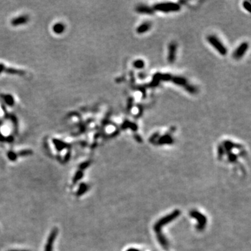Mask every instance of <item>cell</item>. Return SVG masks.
Returning <instances> with one entry per match:
<instances>
[{
	"label": "cell",
	"instance_id": "cell-1",
	"mask_svg": "<svg viewBox=\"0 0 251 251\" xmlns=\"http://www.w3.org/2000/svg\"><path fill=\"white\" fill-rule=\"evenodd\" d=\"M154 10L161 12H177L181 9L179 4L172 2H165L157 4L154 6Z\"/></svg>",
	"mask_w": 251,
	"mask_h": 251
},
{
	"label": "cell",
	"instance_id": "cell-2",
	"mask_svg": "<svg viewBox=\"0 0 251 251\" xmlns=\"http://www.w3.org/2000/svg\"><path fill=\"white\" fill-rule=\"evenodd\" d=\"M207 41L220 55H225L227 54V48H226L225 45H224L223 44L219 41V39H218V38H216L215 36H209L207 37Z\"/></svg>",
	"mask_w": 251,
	"mask_h": 251
},
{
	"label": "cell",
	"instance_id": "cell-3",
	"mask_svg": "<svg viewBox=\"0 0 251 251\" xmlns=\"http://www.w3.org/2000/svg\"><path fill=\"white\" fill-rule=\"evenodd\" d=\"M57 234H58V229H57V227H55L52 230L50 234L46 245H45V251H53V243L55 242V239L57 238Z\"/></svg>",
	"mask_w": 251,
	"mask_h": 251
},
{
	"label": "cell",
	"instance_id": "cell-4",
	"mask_svg": "<svg viewBox=\"0 0 251 251\" xmlns=\"http://www.w3.org/2000/svg\"><path fill=\"white\" fill-rule=\"evenodd\" d=\"M248 49V43L247 42H243L239 46L237 47L236 51L234 53L233 57L234 58L239 59L242 57L244 55L245 53H246V51Z\"/></svg>",
	"mask_w": 251,
	"mask_h": 251
},
{
	"label": "cell",
	"instance_id": "cell-5",
	"mask_svg": "<svg viewBox=\"0 0 251 251\" xmlns=\"http://www.w3.org/2000/svg\"><path fill=\"white\" fill-rule=\"evenodd\" d=\"M168 60L170 64L174 62L176 59V53H177V43L174 42H172L170 43L169 47H168Z\"/></svg>",
	"mask_w": 251,
	"mask_h": 251
},
{
	"label": "cell",
	"instance_id": "cell-6",
	"mask_svg": "<svg viewBox=\"0 0 251 251\" xmlns=\"http://www.w3.org/2000/svg\"><path fill=\"white\" fill-rule=\"evenodd\" d=\"M136 11L137 13H144V14H153L154 13V10L147 6H139L136 8Z\"/></svg>",
	"mask_w": 251,
	"mask_h": 251
},
{
	"label": "cell",
	"instance_id": "cell-7",
	"mask_svg": "<svg viewBox=\"0 0 251 251\" xmlns=\"http://www.w3.org/2000/svg\"><path fill=\"white\" fill-rule=\"evenodd\" d=\"M151 27V24L149 23V22H144L142 24H140L138 27L137 28V32L138 34H143L145 33V32H147V31H149V29H150Z\"/></svg>",
	"mask_w": 251,
	"mask_h": 251
},
{
	"label": "cell",
	"instance_id": "cell-8",
	"mask_svg": "<svg viewBox=\"0 0 251 251\" xmlns=\"http://www.w3.org/2000/svg\"><path fill=\"white\" fill-rule=\"evenodd\" d=\"M172 80L174 84L179 86H182V87H186V86L188 85L186 80L185 78L181 77H177V76H176V77L172 78Z\"/></svg>",
	"mask_w": 251,
	"mask_h": 251
},
{
	"label": "cell",
	"instance_id": "cell-9",
	"mask_svg": "<svg viewBox=\"0 0 251 251\" xmlns=\"http://www.w3.org/2000/svg\"><path fill=\"white\" fill-rule=\"evenodd\" d=\"M133 65L135 68L142 69V68H143L144 67H145V62H144L143 60H142V59H137V60L134 61Z\"/></svg>",
	"mask_w": 251,
	"mask_h": 251
},
{
	"label": "cell",
	"instance_id": "cell-10",
	"mask_svg": "<svg viewBox=\"0 0 251 251\" xmlns=\"http://www.w3.org/2000/svg\"><path fill=\"white\" fill-rule=\"evenodd\" d=\"M172 140L171 138V137H170V135H165L164 136H163L159 140V143L160 144H169V143H172Z\"/></svg>",
	"mask_w": 251,
	"mask_h": 251
},
{
	"label": "cell",
	"instance_id": "cell-11",
	"mask_svg": "<svg viewBox=\"0 0 251 251\" xmlns=\"http://www.w3.org/2000/svg\"><path fill=\"white\" fill-rule=\"evenodd\" d=\"M185 88H186V90L187 91H188L189 93H195V92H196V89H195V87H193V85H187L185 87Z\"/></svg>",
	"mask_w": 251,
	"mask_h": 251
},
{
	"label": "cell",
	"instance_id": "cell-12",
	"mask_svg": "<svg viewBox=\"0 0 251 251\" xmlns=\"http://www.w3.org/2000/svg\"><path fill=\"white\" fill-rule=\"evenodd\" d=\"M87 186H86L85 184H82L81 186H80V188H79V191H78L77 195H80L83 194V193H85L86 191H87Z\"/></svg>",
	"mask_w": 251,
	"mask_h": 251
},
{
	"label": "cell",
	"instance_id": "cell-13",
	"mask_svg": "<svg viewBox=\"0 0 251 251\" xmlns=\"http://www.w3.org/2000/svg\"><path fill=\"white\" fill-rule=\"evenodd\" d=\"M82 176H83V174H82V172L81 171L78 172L76 174V175H75V177L73 178V183H76L78 181H79V180L82 178Z\"/></svg>",
	"mask_w": 251,
	"mask_h": 251
},
{
	"label": "cell",
	"instance_id": "cell-14",
	"mask_svg": "<svg viewBox=\"0 0 251 251\" xmlns=\"http://www.w3.org/2000/svg\"><path fill=\"white\" fill-rule=\"evenodd\" d=\"M243 7H244V8L246 9V10L248 11V12H250V4L248 2V1H244V2H243Z\"/></svg>",
	"mask_w": 251,
	"mask_h": 251
},
{
	"label": "cell",
	"instance_id": "cell-15",
	"mask_svg": "<svg viewBox=\"0 0 251 251\" xmlns=\"http://www.w3.org/2000/svg\"><path fill=\"white\" fill-rule=\"evenodd\" d=\"M55 30L56 32H60L61 31H62L63 29V27L61 26L60 24H57V25L55 26Z\"/></svg>",
	"mask_w": 251,
	"mask_h": 251
},
{
	"label": "cell",
	"instance_id": "cell-16",
	"mask_svg": "<svg viewBox=\"0 0 251 251\" xmlns=\"http://www.w3.org/2000/svg\"><path fill=\"white\" fill-rule=\"evenodd\" d=\"M9 158L11 159V160H15V159H16V154H14V153L11 152L9 154Z\"/></svg>",
	"mask_w": 251,
	"mask_h": 251
},
{
	"label": "cell",
	"instance_id": "cell-17",
	"mask_svg": "<svg viewBox=\"0 0 251 251\" xmlns=\"http://www.w3.org/2000/svg\"><path fill=\"white\" fill-rule=\"evenodd\" d=\"M89 165V163H83V164H82L81 165V166H80V168H81V169H85L86 168H87V165Z\"/></svg>",
	"mask_w": 251,
	"mask_h": 251
},
{
	"label": "cell",
	"instance_id": "cell-18",
	"mask_svg": "<svg viewBox=\"0 0 251 251\" xmlns=\"http://www.w3.org/2000/svg\"><path fill=\"white\" fill-rule=\"evenodd\" d=\"M9 251H27V250H9Z\"/></svg>",
	"mask_w": 251,
	"mask_h": 251
}]
</instances>
